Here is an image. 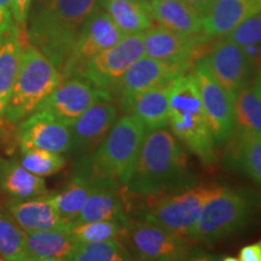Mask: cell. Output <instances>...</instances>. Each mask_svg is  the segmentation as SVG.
<instances>
[{
	"label": "cell",
	"instance_id": "obj_16",
	"mask_svg": "<svg viewBox=\"0 0 261 261\" xmlns=\"http://www.w3.org/2000/svg\"><path fill=\"white\" fill-rule=\"evenodd\" d=\"M203 57L218 83L234 100L240 90L247 85L252 69L243 46L224 37L212 45Z\"/></svg>",
	"mask_w": 261,
	"mask_h": 261
},
{
	"label": "cell",
	"instance_id": "obj_26",
	"mask_svg": "<svg viewBox=\"0 0 261 261\" xmlns=\"http://www.w3.org/2000/svg\"><path fill=\"white\" fill-rule=\"evenodd\" d=\"M226 161L261 184V133L233 130Z\"/></svg>",
	"mask_w": 261,
	"mask_h": 261
},
{
	"label": "cell",
	"instance_id": "obj_34",
	"mask_svg": "<svg viewBox=\"0 0 261 261\" xmlns=\"http://www.w3.org/2000/svg\"><path fill=\"white\" fill-rule=\"evenodd\" d=\"M225 38L241 46L261 44V11L244 19L242 23L225 35Z\"/></svg>",
	"mask_w": 261,
	"mask_h": 261
},
{
	"label": "cell",
	"instance_id": "obj_19",
	"mask_svg": "<svg viewBox=\"0 0 261 261\" xmlns=\"http://www.w3.org/2000/svg\"><path fill=\"white\" fill-rule=\"evenodd\" d=\"M98 220H115L123 226H127L132 220L123 202L121 187L103 182L98 184L87 197L73 225Z\"/></svg>",
	"mask_w": 261,
	"mask_h": 261
},
{
	"label": "cell",
	"instance_id": "obj_27",
	"mask_svg": "<svg viewBox=\"0 0 261 261\" xmlns=\"http://www.w3.org/2000/svg\"><path fill=\"white\" fill-rule=\"evenodd\" d=\"M149 0H100V6L125 34L144 33L155 25Z\"/></svg>",
	"mask_w": 261,
	"mask_h": 261
},
{
	"label": "cell",
	"instance_id": "obj_41",
	"mask_svg": "<svg viewBox=\"0 0 261 261\" xmlns=\"http://www.w3.org/2000/svg\"><path fill=\"white\" fill-rule=\"evenodd\" d=\"M38 2H39V3H40V4H42V3H44V2H45V0H38Z\"/></svg>",
	"mask_w": 261,
	"mask_h": 261
},
{
	"label": "cell",
	"instance_id": "obj_21",
	"mask_svg": "<svg viewBox=\"0 0 261 261\" xmlns=\"http://www.w3.org/2000/svg\"><path fill=\"white\" fill-rule=\"evenodd\" d=\"M69 230L25 231V256L27 261L68 260L75 247Z\"/></svg>",
	"mask_w": 261,
	"mask_h": 261
},
{
	"label": "cell",
	"instance_id": "obj_36",
	"mask_svg": "<svg viewBox=\"0 0 261 261\" xmlns=\"http://www.w3.org/2000/svg\"><path fill=\"white\" fill-rule=\"evenodd\" d=\"M238 261H261V240L244 246L236 257Z\"/></svg>",
	"mask_w": 261,
	"mask_h": 261
},
{
	"label": "cell",
	"instance_id": "obj_43",
	"mask_svg": "<svg viewBox=\"0 0 261 261\" xmlns=\"http://www.w3.org/2000/svg\"><path fill=\"white\" fill-rule=\"evenodd\" d=\"M0 194H2V189H0Z\"/></svg>",
	"mask_w": 261,
	"mask_h": 261
},
{
	"label": "cell",
	"instance_id": "obj_29",
	"mask_svg": "<svg viewBox=\"0 0 261 261\" xmlns=\"http://www.w3.org/2000/svg\"><path fill=\"white\" fill-rule=\"evenodd\" d=\"M69 261H127L136 260L121 240L76 242Z\"/></svg>",
	"mask_w": 261,
	"mask_h": 261
},
{
	"label": "cell",
	"instance_id": "obj_1",
	"mask_svg": "<svg viewBox=\"0 0 261 261\" xmlns=\"http://www.w3.org/2000/svg\"><path fill=\"white\" fill-rule=\"evenodd\" d=\"M196 185V175L175 136L166 128L149 130L122 188L146 197L177 194Z\"/></svg>",
	"mask_w": 261,
	"mask_h": 261
},
{
	"label": "cell",
	"instance_id": "obj_2",
	"mask_svg": "<svg viewBox=\"0 0 261 261\" xmlns=\"http://www.w3.org/2000/svg\"><path fill=\"white\" fill-rule=\"evenodd\" d=\"M41 5L33 17L28 40L61 73L85 22L99 8L100 0H45Z\"/></svg>",
	"mask_w": 261,
	"mask_h": 261
},
{
	"label": "cell",
	"instance_id": "obj_8",
	"mask_svg": "<svg viewBox=\"0 0 261 261\" xmlns=\"http://www.w3.org/2000/svg\"><path fill=\"white\" fill-rule=\"evenodd\" d=\"M121 241L133 257L148 261L190 260L194 255L185 236L166 230L148 220H130Z\"/></svg>",
	"mask_w": 261,
	"mask_h": 261
},
{
	"label": "cell",
	"instance_id": "obj_14",
	"mask_svg": "<svg viewBox=\"0 0 261 261\" xmlns=\"http://www.w3.org/2000/svg\"><path fill=\"white\" fill-rule=\"evenodd\" d=\"M212 39L203 33L187 35L154 25L144 32V51L146 56L167 63L195 64L210 51Z\"/></svg>",
	"mask_w": 261,
	"mask_h": 261
},
{
	"label": "cell",
	"instance_id": "obj_30",
	"mask_svg": "<svg viewBox=\"0 0 261 261\" xmlns=\"http://www.w3.org/2000/svg\"><path fill=\"white\" fill-rule=\"evenodd\" d=\"M234 130L261 133V98L252 86L246 85L233 100Z\"/></svg>",
	"mask_w": 261,
	"mask_h": 261
},
{
	"label": "cell",
	"instance_id": "obj_4",
	"mask_svg": "<svg viewBox=\"0 0 261 261\" xmlns=\"http://www.w3.org/2000/svg\"><path fill=\"white\" fill-rule=\"evenodd\" d=\"M168 125L175 138L197 156L202 165L208 167L218 161L217 144L194 73L182 74L171 84Z\"/></svg>",
	"mask_w": 261,
	"mask_h": 261
},
{
	"label": "cell",
	"instance_id": "obj_39",
	"mask_svg": "<svg viewBox=\"0 0 261 261\" xmlns=\"http://www.w3.org/2000/svg\"><path fill=\"white\" fill-rule=\"evenodd\" d=\"M253 90L255 91L257 96L261 98V65L259 67V70H257L255 79H254V84H253Z\"/></svg>",
	"mask_w": 261,
	"mask_h": 261
},
{
	"label": "cell",
	"instance_id": "obj_3",
	"mask_svg": "<svg viewBox=\"0 0 261 261\" xmlns=\"http://www.w3.org/2000/svg\"><path fill=\"white\" fill-rule=\"evenodd\" d=\"M148 129L135 114H126L114 123L106 139L92 154L77 160L75 173L94 181L122 187L142 148Z\"/></svg>",
	"mask_w": 261,
	"mask_h": 261
},
{
	"label": "cell",
	"instance_id": "obj_22",
	"mask_svg": "<svg viewBox=\"0 0 261 261\" xmlns=\"http://www.w3.org/2000/svg\"><path fill=\"white\" fill-rule=\"evenodd\" d=\"M0 189L12 201H24L48 194L44 178L27 171L16 160L0 158Z\"/></svg>",
	"mask_w": 261,
	"mask_h": 261
},
{
	"label": "cell",
	"instance_id": "obj_17",
	"mask_svg": "<svg viewBox=\"0 0 261 261\" xmlns=\"http://www.w3.org/2000/svg\"><path fill=\"white\" fill-rule=\"evenodd\" d=\"M17 137L21 151L37 148L65 154L71 143L70 127L41 110L18 122Z\"/></svg>",
	"mask_w": 261,
	"mask_h": 261
},
{
	"label": "cell",
	"instance_id": "obj_13",
	"mask_svg": "<svg viewBox=\"0 0 261 261\" xmlns=\"http://www.w3.org/2000/svg\"><path fill=\"white\" fill-rule=\"evenodd\" d=\"M104 100H114L113 93L98 89L80 77H70L62 80L56 89L39 104L37 110L48 113L70 127L90 107Z\"/></svg>",
	"mask_w": 261,
	"mask_h": 261
},
{
	"label": "cell",
	"instance_id": "obj_42",
	"mask_svg": "<svg viewBox=\"0 0 261 261\" xmlns=\"http://www.w3.org/2000/svg\"><path fill=\"white\" fill-rule=\"evenodd\" d=\"M0 261H3V259H2V256H0Z\"/></svg>",
	"mask_w": 261,
	"mask_h": 261
},
{
	"label": "cell",
	"instance_id": "obj_18",
	"mask_svg": "<svg viewBox=\"0 0 261 261\" xmlns=\"http://www.w3.org/2000/svg\"><path fill=\"white\" fill-rule=\"evenodd\" d=\"M261 11V0H215L211 11L202 17V33L221 38L244 19Z\"/></svg>",
	"mask_w": 261,
	"mask_h": 261
},
{
	"label": "cell",
	"instance_id": "obj_37",
	"mask_svg": "<svg viewBox=\"0 0 261 261\" xmlns=\"http://www.w3.org/2000/svg\"><path fill=\"white\" fill-rule=\"evenodd\" d=\"M184 2L188 3L192 9H195L203 17V16H205L211 11L215 0H184Z\"/></svg>",
	"mask_w": 261,
	"mask_h": 261
},
{
	"label": "cell",
	"instance_id": "obj_32",
	"mask_svg": "<svg viewBox=\"0 0 261 261\" xmlns=\"http://www.w3.org/2000/svg\"><path fill=\"white\" fill-rule=\"evenodd\" d=\"M126 226L115 220H98L75 224L69 232L75 242H99L107 240H121Z\"/></svg>",
	"mask_w": 261,
	"mask_h": 261
},
{
	"label": "cell",
	"instance_id": "obj_5",
	"mask_svg": "<svg viewBox=\"0 0 261 261\" xmlns=\"http://www.w3.org/2000/svg\"><path fill=\"white\" fill-rule=\"evenodd\" d=\"M25 39L14 86L4 117L10 123H18L37 110L39 104L62 83L56 65Z\"/></svg>",
	"mask_w": 261,
	"mask_h": 261
},
{
	"label": "cell",
	"instance_id": "obj_38",
	"mask_svg": "<svg viewBox=\"0 0 261 261\" xmlns=\"http://www.w3.org/2000/svg\"><path fill=\"white\" fill-rule=\"evenodd\" d=\"M12 24H14V22H12L11 10L8 6L0 5V34L4 33L6 29H9Z\"/></svg>",
	"mask_w": 261,
	"mask_h": 261
},
{
	"label": "cell",
	"instance_id": "obj_20",
	"mask_svg": "<svg viewBox=\"0 0 261 261\" xmlns=\"http://www.w3.org/2000/svg\"><path fill=\"white\" fill-rule=\"evenodd\" d=\"M11 218L24 231H42L65 228L70 230L58 215L51 192L41 197L24 201H10L6 204Z\"/></svg>",
	"mask_w": 261,
	"mask_h": 261
},
{
	"label": "cell",
	"instance_id": "obj_31",
	"mask_svg": "<svg viewBox=\"0 0 261 261\" xmlns=\"http://www.w3.org/2000/svg\"><path fill=\"white\" fill-rule=\"evenodd\" d=\"M0 256L8 261H27L25 231L4 213H0Z\"/></svg>",
	"mask_w": 261,
	"mask_h": 261
},
{
	"label": "cell",
	"instance_id": "obj_7",
	"mask_svg": "<svg viewBox=\"0 0 261 261\" xmlns=\"http://www.w3.org/2000/svg\"><path fill=\"white\" fill-rule=\"evenodd\" d=\"M219 189L218 184H201L177 194L148 197L142 218L171 232L189 237L204 204Z\"/></svg>",
	"mask_w": 261,
	"mask_h": 261
},
{
	"label": "cell",
	"instance_id": "obj_12",
	"mask_svg": "<svg viewBox=\"0 0 261 261\" xmlns=\"http://www.w3.org/2000/svg\"><path fill=\"white\" fill-rule=\"evenodd\" d=\"M194 64L167 63L146 56H142L133 63L117 84L114 96L125 110L137 96L156 86L171 84L180 75L192 69Z\"/></svg>",
	"mask_w": 261,
	"mask_h": 261
},
{
	"label": "cell",
	"instance_id": "obj_33",
	"mask_svg": "<svg viewBox=\"0 0 261 261\" xmlns=\"http://www.w3.org/2000/svg\"><path fill=\"white\" fill-rule=\"evenodd\" d=\"M21 163L27 171L44 178L62 171L67 165V159L60 152L33 148L22 151Z\"/></svg>",
	"mask_w": 261,
	"mask_h": 261
},
{
	"label": "cell",
	"instance_id": "obj_9",
	"mask_svg": "<svg viewBox=\"0 0 261 261\" xmlns=\"http://www.w3.org/2000/svg\"><path fill=\"white\" fill-rule=\"evenodd\" d=\"M144 33L126 34L84 65L75 77L86 80L100 90L113 93L123 74L135 62L144 56Z\"/></svg>",
	"mask_w": 261,
	"mask_h": 261
},
{
	"label": "cell",
	"instance_id": "obj_28",
	"mask_svg": "<svg viewBox=\"0 0 261 261\" xmlns=\"http://www.w3.org/2000/svg\"><path fill=\"white\" fill-rule=\"evenodd\" d=\"M100 184L79 173H74L68 184L56 194H51L52 202L63 223L71 227L75 219L83 210L91 192Z\"/></svg>",
	"mask_w": 261,
	"mask_h": 261
},
{
	"label": "cell",
	"instance_id": "obj_15",
	"mask_svg": "<svg viewBox=\"0 0 261 261\" xmlns=\"http://www.w3.org/2000/svg\"><path fill=\"white\" fill-rule=\"evenodd\" d=\"M117 116L119 108L114 100H104L90 107L70 126L71 143L68 154L76 160L92 154L106 139Z\"/></svg>",
	"mask_w": 261,
	"mask_h": 261
},
{
	"label": "cell",
	"instance_id": "obj_23",
	"mask_svg": "<svg viewBox=\"0 0 261 261\" xmlns=\"http://www.w3.org/2000/svg\"><path fill=\"white\" fill-rule=\"evenodd\" d=\"M149 12L155 22L187 35L202 33V16L184 0H149Z\"/></svg>",
	"mask_w": 261,
	"mask_h": 261
},
{
	"label": "cell",
	"instance_id": "obj_24",
	"mask_svg": "<svg viewBox=\"0 0 261 261\" xmlns=\"http://www.w3.org/2000/svg\"><path fill=\"white\" fill-rule=\"evenodd\" d=\"M25 39H28V35ZM25 39H23V32L14 23L4 32L0 40V120L4 117Z\"/></svg>",
	"mask_w": 261,
	"mask_h": 261
},
{
	"label": "cell",
	"instance_id": "obj_11",
	"mask_svg": "<svg viewBox=\"0 0 261 261\" xmlns=\"http://www.w3.org/2000/svg\"><path fill=\"white\" fill-rule=\"evenodd\" d=\"M192 73L198 84L202 104L215 144L223 145L228 142L234 130L233 100L212 74L204 57L195 62Z\"/></svg>",
	"mask_w": 261,
	"mask_h": 261
},
{
	"label": "cell",
	"instance_id": "obj_25",
	"mask_svg": "<svg viewBox=\"0 0 261 261\" xmlns=\"http://www.w3.org/2000/svg\"><path fill=\"white\" fill-rule=\"evenodd\" d=\"M172 84V83H171ZM171 84L156 86L137 96L128 110L139 117L146 129L166 128L169 123V90Z\"/></svg>",
	"mask_w": 261,
	"mask_h": 261
},
{
	"label": "cell",
	"instance_id": "obj_10",
	"mask_svg": "<svg viewBox=\"0 0 261 261\" xmlns=\"http://www.w3.org/2000/svg\"><path fill=\"white\" fill-rule=\"evenodd\" d=\"M125 35L106 10L99 5V8L94 10L93 14L85 22L79 38L61 71L62 80L76 76L87 62L100 52L112 47Z\"/></svg>",
	"mask_w": 261,
	"mask_h": 261
},
{
	"label": "cell",
	"instance_id": "obj_40",
	"mask_svg": "<svg viewBox=\"0 0 261 261\" xmlns=\"http://www.w3.org/2000/svg\"><path fill=\"white\" fill-rule=\"evenodd\" d=\"M0 5L8 6V8H10V0H0Z\"/></svg>",
	"mask_w": 261,
	"mask_h": 261
},
{
	"label": "cell",
	"instance_id": "obj_6",
	"mask_svg": "<svg viewBox=\"0 0 261 261\" xmlns=\"http://www.w3.org/2000/svg\"><path fill=\"white\" fill-rule=\"evenodd\" d=\"M252 198L246 192L220 187L201 212L189 237L203 243H215L247 227L253 217Z\"/></svg>",
	"mask_w": 261,
	"mask_h": 261
},
{
	"label": "cell",
	"instance_id": "obj_35",
	"mask_svg": "<svg viewBox=\"0 0 261 261\" xmlns=\"http://www.w3.org/2000/svg\"><path fill=\"white\" fill-rule=\"evenodd\" d=\"M33 0H10V10L18 27H24Z\"/></svg>",
	"mask_w": 261,
	"mask_h": 261
}]
</instances>
